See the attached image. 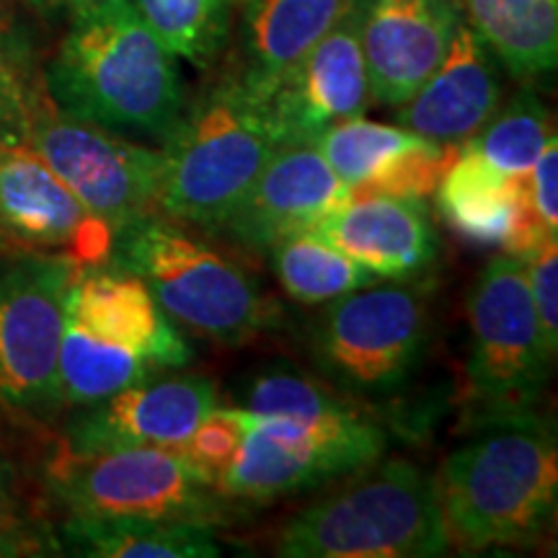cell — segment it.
Returning <instances> with one entry per match:
<instances>
[{
  "label": "cell",
  "instance_id": "24",
  "mask_svg": "<svg viewBox=\"0 0 558 558\" xmlns=\"http://www.w3.org/2000/svg\"><path fill=\"white\" fill-rule=\"evenodd\" d=\"M465 24L520 83H535L558 65V0H460Z\"/></svg>",
  "mask_w": 558,
  "mask_h": 558
},
{
  "label": "cell",
  "instance_id": "3",
  "mask_svg": "<svg viewBox=\"0 0 558 558\" xmlns=\"http://www.w3.org/2000/svg\"><path fill=\"white\" fill-rule=\"evenodd\" d=\"M352 484L326 494L284 522L275 538L282 558H435L452 541L439 505L437 478L393 458L354 473Z\"/></svg>",
  "mask_w": 558,
  "mask_h": 558
},
{
  "label": "cell",
  "instance_id": "26",
  "mask_svg": "<svg viewBox=\"0 0 558 558\" xmlns=\"http://www.w3.org/2000/svg\"><path fill=\"white\" fill-rule=\"evenodd\" d=\"M267 254L282 290L303 305H326L375 282L365 267L316 233L290 235L275 243Z\"/></svg>",
  "mask_w": 558,
  "mask_h": 558
},
{
  "label": "cell",
  "instance_id": "13",
  "mask_svg": "<svg viewBox=\"0 0 558 558\" xmlns=\"http://www.w3.org/2000/svg\"><path fill=\"white\" fill-rule=\"evenodd\" d=\"M360 5L347 11L329 34L277 83L262 104L279 148L313 145L331 124L365 117L373 101L360 41Z\"/></svg>",
  "mask_w": 558,
  "mask_h": 558
},
{
  "label": "cell",
  "instance_id": "2",
  "mask_svg": "<svg viewBox=\"0 0 558 558\" xmlns=\"http://www.w3.org/2000/svg\"><path fill=\"white\" fill-rule=\"evenodd\" d=\"M437 492L452 546H533L556 514L554 424L533 407L484 409L445 458Z\"/></svg>",
  "mask_w": 558,
  "mask_h": 558
},
{
  "label": "cell",
  "instance_id": "29",
  "mask_svg": "<svg viewBox=\"0 0 558 558\" xmlns=\"http://www.w3.org/2000/svg\"><path fill=\"white\" fill-rule=\"evenodd\" d=\"M230 407L259 416H326L352 407L331 388L303 369L282 365H264L251 369L230 390Z\"/></svg>",
  "mask_w": 558,
  "mask_h": 558
},
{
  "label": "cell",
  "instance_id": "8",
  "mask_svg": "<svg viewBox=\"0 0 558 558\" xmlns=\"http://www.w3.org/2000/svg\"><path fill=\"white\" fill-rule=\"evenodd\" d=\"M81 264L32 248L0 251V407L50 418L62 409L60 339Z\"/></svg>",
  "mask_w": 558,
  "mask_h": 558
},
{
  "label": "cell",
  "instance_id": "31",
  "mask_svg": "<svg viewBox=\"0 0 558 558\" xmlns=\"http://www.w3.org/2000/svg\"><path fill=\"white\" fill-rule=\"evenodd\" d=\"M530 295L548 352H558V239H546L525 256Z\"/></svg>",
  "mask_w": 558,
  "mask_h": 558
},
{
  "label": "cell",
  "instance_id": "17",
  "mask_svg": "<svg viewBox=\"0 0 558 558\" xmlns=\"http://www.w3.org/2000/svg\"><path fill=\"white\" fill-rule=\"evenodd\" d=\"M313 148L344 181L352 197L386 194L418 199L435 194L458 153V145L432 143L399 124L369 122L365 117L331 124Z\"/></svg>",
  "mask_w": 558,
  "mask_h": 558
},
{
  "label": "cell",
  "instance_id": "16",
  "mask_svg": "<svg viewBox=\"0 0 558 558\" xmlns=\"http://www.w3.org/2000/svg\"><path fill=\"white\" fill-rule=\"evenodd\" d=\"M373 101L399 107L435 73L463 24L460 0H357Z\"/></svg>",
  "mask_w": 558,
  "mask_h": 558
},
{
  "label": "cell",
  "instance_id": "30",
  "mask_svg": "<svg viewBox=\"0 0 558 558\" xmlns=\"http://www.w3.org/2000/svg\"><path fill=\"white\" fill-rule=\"evenodd\" d=\"M246 424L235 407H215L181 445V456L207 484L220 488L230 463L239 456Z\"/></svg>",
  "mask_w": 558,
  "mask_h": 558
},
{
  "label": "cell",
  "instance_id": "10",
  "mask_svg": "<svg viewBox=\"0 0 558 558\" xmlns=\"http://www.w3.org/2000/svg\"><path fill=\"white\" fill-rule=\"evenodd\" d=\"M471 393L481 409L535 407L554 354L543 341L525 262L499 254L478 271L469 295Z\"/></svg>",
  "mask_w": 558,
  "mask_h": 558
},
{
  "label": "cell",
  "instance_id": "25",
  "mask_svg": "<svg viewBox=\"0 0 558 558\" xmlns=\"http://www.w3.org/2000/svg\"><path fill=\"white\" fill-rule=\"evenodd\" d=\"M58 369L62 407L75 409L99 403L135 383L166 373L135 349L90 337L70 320L62 326Z\"/></svg>",
  "mask_w": 558,
  "mask_h": 558
},
{
  "label": "cell",
  "instance_id": "34",
  "mask_svg": "<svg viewBox=\"0 0 558 558\" xmlns=\"http://www.w3.org/2000/svg\"><path fill=\"white\" fill-rule=\"evenodd\" d=\"M45 554V541L37 538L21 520L0 514V558L9 556H39Z\"/></svg>",
  "mask_w": 558,
  "mask_h": 558
},
{
  "label": "cell",
  "instance_id": "28",
  "mask_svg": "<svg viewBox=\"0 0 558 558\" xmlns=\"http://www.w3.org/2000/svg\"><path fill=\"white\" fill-rule=\"evenodd\" d=\"M550 135L548 107L533 88H522L465 145L505 177H527Z\"/></svg>",
  "mask_w": 558,
  "mask_h": 558
},
{
  "label": "cell",
  "instance_id": "9",
  "mask_svg": "<svg viewBox=\"0 0 558 558\" xmlns=\"http://www.w3.org/2000/svg\"><path fill=\"white\" fill-rule=\"evenodd\" d=\"M47 484L68 512L135 514L218 525L226 518L220 488L207 484L179 450H62Z\"/></svg>",
  "mask_w": 558,
  "mask_h": 558
},
{
  "label": "cell",
  "instance_id": "11",
  "mask_svg": "<svg viewBox=\"0 0 558 558\" xmlns=\"http://www.w3.org/2000/svg\"><path fill=\"white\" fill-rule=\"evenodd\" d=\"M26 140L90 215L120 230L156 213L163 153L140 140L62 114L39 99Z\"/></svg>",
  "mask_w": 558,
  "mask_h": 558
},
{
  "label": "cell",
  "instance_id": "7",
  "mask_svg": "<svg viewBox=\"0 0 558 558\" xmlns=\"http://www.w3.org/2000/svg\"><path fill=\"white\" fill-rule=\"evenodd\" d=\"M241 411L246 435L220 494L243 501H275L349 478L388 448L378 422L347 407L326 416H259Z\"/></svg>",
  "mask_w": 558,
  "mask_h": 558
},
{
  "label": "cell",
  "instance_id": "32",
  "mask_svg": "<svg viewBox=\"0 0 558 558\" xmlns=\"http://www.w3.org/2000/svg\"><path fill=\"white\" fill-rule=\"evenodd\" d=\"M37 104L39 96L34 94L21 73L16 54L9 41L0 37V137L26 135Z\"/></svg>",
  "mask_w": 558,
  "mask_h": 558
},
{
  "label": "cell",
  "instance_id": "1",
  "mask_svg": "<svg viewBox=\"0 0 558 558\" xmlns=\"http://www.w3.org/2000/svg\"><path fill=\"white\" fill-rule=\"evenodd\" d=\"M45 86L62 114L145 143H163L190 101L179 58L130 0L70 13Z\"/></svg>",
  "mask_w": 558,
  "mask_h": 558
},
{
  "label": "cell",
  "instance_id": "23",
  "mask_svg": "<svg viewBox=\"0 0 558 558\" xmlns=\"http://www.w3.org/2000/svg\"><path fill=\"white\" fill-rule=\"evenodd\" d=\"M60 543L88 558H215L222 554L213 525L192 520L135 518V514L70 512Z\"/></svg>",
  "mask_w": 558,
  "mask_h": 558
},
{
  "label": "cell",
  "instance_id": "35",
  "mask_svg": "<svg viewBox=\"0 0 558 558\" xmlns=\"http://www.w3.org/2000/svg\"><path fill=\"white\" fill-rule=\"evenodd\" d=\"M24 3L45 13H75L88 9V5L104 3V0H24Z\"/></svg>",
  "mask_w": 558,
  "mask_h": 558
},
{
  "label": "cell",
  "instance_id": "12",
  "mask_svg": "<svg viewBox=\"0 0 558 558\" xmlns=\"http://www.w3.org/2000/svg\"><path fill=\"white\" fill-rule=\"evenodd\" d=\"M0 235L9 248L70 256L81 267L109 259L114 230L90 215L26 135L0 137Z\"/></svg>",
  "mask_w": 558,
  "mask_h": 558
},
{
  "label": "cell",
  "instance_id": "20",
  "mask_svg": "<svg viewBox=\"0 0 558 558\" xmlns=\"http://www.w3.org/2000/svg\"><path fill=\"white\" fill-rule=\"evenodd\" d=\"M65 320L109 344L135 349L166 373L194 357L143 279L122 269L81 267L70 284Z\"/></svg>",
  "mask_w": 558,
  "mask_h": 558
},
{
  "label": "cell",
  "instance_id": "27",
  "mask_svg": "<svg viewBox=\"0 0 558 558\" xmlns=\"http://www.w3.org/2000/svg\"><path fill=\"white\" fill-rule=\"evenodd\" d=\"M173 58L209 70L226 52L239 0H130Z\"/></svg>",
  "mask_w": 558,
  "mask_h": 558
},
{
  "label": "cell",
  "instance_id": "18",
  "mask_svg": "<svg viewBox=\"0 0 558 558\" xmlns=\"http://www.w3.org/2000/svg\"><path fill=\"white\" fill-rule=\"evenodd\" d=\"M505 68L469 24H460L435 73L396 107V124L439 145H463L497 114Z\"/></svg>",
  "mask_w": 558,
  "mask_h": 558
},
{
  "label": "cell",
  "instance_id": "4",
  "mask_svg": "<svg viewBox=\"0 0 558 558\" xmlns=\"http://www.w3.org/2000/svg\"><path fill=\"white\" fill-rule=\"evenodd\" d=\"M279 148L267 114L233 73L194 101L160 143L158 209L171 220L218 233Z\"/></svg>",
  "mask_w": 558,
  "mask_h": 558
},
{
  "label": "cell",
  "instance_id": "19",
  "mask_svg": "<svg viewBox=\"0 0 558 558\" xmlns=\"http://www.w3.org/2000/svg\"><path fill=\"white\" fill-rule=\"evenodd\" d=\"M435 194L442 220L465 241L501 246L525 259L538 243L556 239L535 213L527 177H505L465 143L458 145Z\"/></svg>",
  "mask_w": 558,
  "mask_h": 558
},
{
  "label": "cell",
  "instance_id": "21",
  "mask_svg": "<svg viewBox=\"0 0 558 558\" xmlns=\"http://www.w3.org/2000/svg\"><path fill=\"white\" fill-rule=\"evenodd\" d=\"M311 233L375 279H414L435 264L439 248L427 202L418 197H352Z\"/></svg>",
  "mask_w": 558,
  "mask_h": 558
},
{
  "label": "cell",
  "instance_id": "15",
  "mask_svg": "<svg viewBox=\"0 0 558 558\" xmlns=\"http://www.w3.org/2000/svg\"><path fill=\"white\" fill-rule=\"evenodd\" d=\"M349 199L347 184L313 145H288L275 150L218 233L241 248L269 251L282 239L316 230Z\"/></svg>",
  "mask_w": 558,
  "mask_h": 558
},
{
  "label": "cell",
  "instance_id": "33",
  "mask_svg": "<svg viewBox=\"0 0 558 558\" xmlns=\"http://www.w3.org/2000/svg\"><path fill=\"white\" fill-rule=\"evenodd\" d=\"M558 140L556 135L548 137V143L543 145L541 156L535 158L533 169L527 173V186H530V199H533L535 213L543 222V228L550 235H558Z\"/></svg>",
  "mask_w": 558,
  "mask_h": 558
},
{
  "label": "cell",
  "instance_id": "36",
  "mask_svg": "<svg viewBox=\"0 0 558 558\" xmlns=\"http://www.w3.org/2000/svg\"><path fill=\"white\" fill-rule=\"evenodd\" d=\"M5 248H9V243H5L3 235H0V251H5Z\"/></svg>",
  "mask_w": 558,
  "mask_h": 558
},
{
  "label": "cell",
  "instance_id": "14",
  "mask_svg": "<svg viewBox=\"0 0 558 558\" xmlns=\"http://www.w3.org/2000/svg\"><path fill=\"white\" fill-rule=\"evenodd\" d=\"M215 407L218 388L205 375H156L75 411L65 427V450H181Z\"/></svg>",
  "mask_w": 558,
  "mask_h": 558
},
{
  "label": "cell",
  "instance_id": "22",
  "mask_svg": "<svg viewBox=\"0 0 558 558\" xmlns=\"http://www.w3.org/2000/svg\"><path fill=\"white\" fill-rule=\"evenodd\" d=\"M349 0H246L235 78L254 101L308 54L347 11Z\"/></svg>",
  "mask_w": 558,
  "mask_h": 558
},
{
  "label": "cell",
  "instance_id": "5",
  "mask_svg": "<svg viewBox=\"0 0 558 558\" xmlns=\"http://www.w3.org/2000/svg\"><path fill=\"white\" fill-rule=\"evenodd\" d=\"M109 262L143 279L166 316L218 344H246L282 318L246 269L156 213L117 230Z\"/></svg>",
  "mask_w": 558,
  "mask_h": 558
},
{
  "label": "cell",
  "instance_id": "6",
  "mask_svg": "<svg viewBox=\"0 0 558 558\" xmlns=\"http://www.w3.org/2000/svg\"><path fill=\"white\" fill-rule=\"evenodd\" d=\"M311 329V360L331 388L386 399L409 386L429 341L422 284H367L331 300Z\"/></svg>",
  "mask_w": 558,
  "mask_h": 558
}]
</instances>
